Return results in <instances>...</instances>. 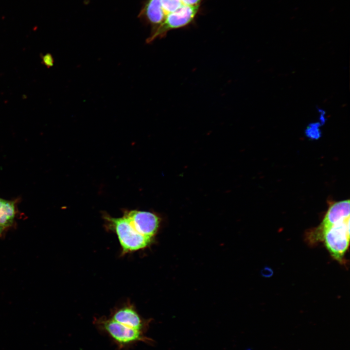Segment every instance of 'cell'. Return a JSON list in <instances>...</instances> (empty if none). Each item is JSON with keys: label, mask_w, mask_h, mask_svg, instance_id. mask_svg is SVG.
Masks as SVG:
<instances>
[{"label": "cell", "mask_w": 350, "mask_h": 350, "mask_svg": "<svg viewBox=\"0 0 350 350\" xmlns=\"http://www.w3.org/2000/svg\"><path fill=\"white\" fill-rule=\"evenodd\" d=\"M199 9V5H183L177 10L166 16L163 22L152 32L147 39L150 43L157 38H162L170 30L183 28L192 22Z\"/></svg>", "instance_id": "cell-4"}, {"label": "cell", "mask_w": 350, "mask_h": 350, "mask_svg": "<svg viewBox=\"0 0 350 350\" xmlns=\"http://www.w3.org/2000/svg\"><path fill=\"white\" fill-rule=\"evenodd\" d=\"M348 217H350V200L337 202L329 207L320 226H328Z\"/></svg>", "instance_id": "cell-7"}, {"label": "cell", "mask_w": 350, "mask_h": 350, "mask_svg": "<svg viewBox=\"0 0 350 350\" xmlns=\"http://www.w3.org/2000/svg\"><path fill=\"white\" fill-rule=\"evenodd\" d=\"M309 234L312 242L323 241L331 256L341 262L350 244V217L328 226L319 225Z\"/></svg>", "instance_id": "cell-1"}, {"label": "cell", "mask_w": 350, "mask_h": 350, "mask_svg": "<svg viewBox=\"0 0 350 350\" xmlns=\"http://www.w3.org/2000/svg\"><path fill=\"white\" fill-rule=\"evenodd\" d=\"M161 3L166 16L177 10L184 5L181 0H161Z\"/></svg>", "instance_id": "cell-11"}, {"label": "cell", "mask_w": 350, "mask_h": 350, "mask_svg": "<svg viewBox=\"0 0 350 350\" xmlns=\"http://www.w3.org/2000/svg\"><path fill=\"white\" fill-rule=\"evenodd\" d=\"M246 350H252L250 348H248V349H246Z\"/></svg>", "instance_id": "cell-15"}, {"label": "cell", "mask_w": 350, "mask_h": 350, "mask_svg": "<svg viewBox=\"0 0 350 350\" xmlns=\"http://www.w3.org/2000/svg\"><path fill=\"white\" fill-rule=\"evenodd\" d=\"M111 319L126 326L145 333L148 330L150 320L142 318L135 308L127 305L115 309L112 312Z\"/></svg>", "instance_id": "cell-6"}, {"label": "cell", "mask_w": 350, "mask_h": 350, "mask_svg": "<svg viewBox=\"0 0 350 350\" xmlns=\"http://www.w3.org/2000/svg\"><path fill=\"white\" fill-rule=\"evenodd\" d=\"M104 218L108 228L116 233L123 254L144 248L152 241L137 232L124 215L115 218L105 214Z\"/></svg>", "instance_id": "cell-3"}, {"label": "cell", "mask_w": 350, "mask_h": 350, "mask_svg": "<svg viewBox=\"0 0 350 350\" xmlns=\"http://www.w3.org/2000/svg\"><path fill=\"white\" fill-rule=\"evenodd\" d=\"M6 229L0 225V237L3 235V233H4V231Z\"/></svg>", "instance_id": "cell-14"}, {"label": "cell", "mask_w": 350, "mask_h": 350, "mask_svg": "<svg viewBox=\"0 0 350 350\" xmlns=\"http://www.w3.org/2000/svg\"><path fill=\"white\" fill-rule=\"evenodd\" d=\"M142 12L148 22L154 26L153 31L163 22L166 17L161 0H148Z\"/></svg>", "instance_id": "cell-8"}, {"label": "cell", "mask_w": 350, "mask_h": 350, "mask_svg": "<svg viewBox=\"0 0 350 350\" xmlns=\"http://www.w3.org/2000/svg\"><path fill=\"white\" fill-rule=\"evenodd\" d=\"M97 329L107 335L120 349L131 347L142 342L152 345L154 341L144 333L126 326L111 318H100L94 321Z\"/></svg>", "instance_id": "cell-2"}, {"label": "cell", "mask_w": 350, "mask_h": 350, "mask_svg": "<svg viewBox=\"0 0 350 350\" xmlns=\"http://www.w3.org/2000/svg\"><path fill=\"white\" fill-rule=\"evenodd\" d=\"M322 124L319 122H315L310 123L305 130L306 136L312 140H317L321 136V131L320 129Z\"/></svg>", "instance_id": "cell-10"}, {"label": "cell", "mask_w": 350, "mask_h": 350, "mask_svg": "<svg viewBox=\"0 0 350 350\" xmlns=\"http://www.w3.org/2000/svg\"><path fill=\"white\" fill-rule=\"evenodd\" d=\"M17 200H7L0 197V225L5 229L12 227L18 213Z\"/></svg>", "instance_id": "cell-9"}, {"label": "cell", "mask_w": 350, "mask_h": 350, "mask_svg": "<svg viewBox=\"0 0 350 350\" xmlns=\"http://www.w3.org/2000/svg\"><path fill=\"white\" fill-rule=\"evenodd\" d=\"M317 110H318V113H319V122L322 125L325 122L326 112L322 109L318 108V109H317Z\"/></svg>", "instance_id": "cell-13"}, {"label": "cell", "mask_w": 350, "mask_h": 350, "mask_svg": "<svg viewBox=\"0 0 350 350\" xmlns=\"http://www.w3.org/2000/svg\"><path fill=\"white\" fill-rule=\"evenodd\" d=\"M123 215L136 231L145 237L153 238L158 229L160 218L154 213L131 210L125 211Z\"/></svg>", "instance_id": "cell-5"}, {"label": "cell", "mask_w": 350, "mask_h": 350, "mask_svg": "<svg viewBox=\"0 0 350 350\" xmlns=\"http://www.w3.org/2000/svg\"><path fill=\"white\" fill-rule=\"evenodd\" d=\"M203 0H181L182 3L184 5H197Z\"/></svg>", "instance_id": "cell-12"}]
</instances>
